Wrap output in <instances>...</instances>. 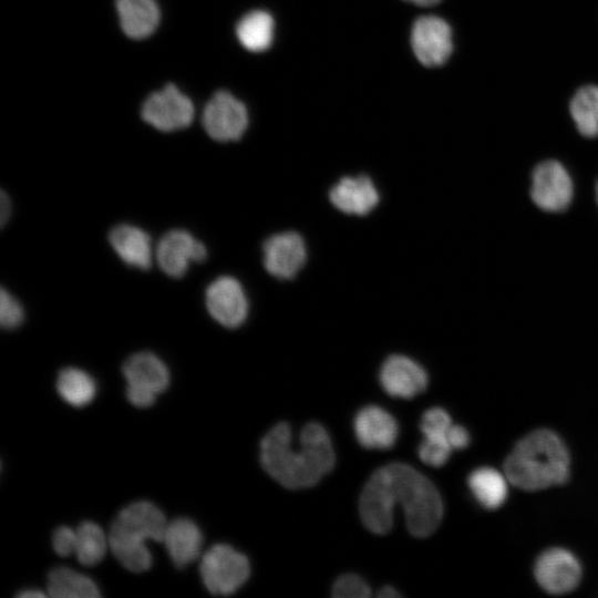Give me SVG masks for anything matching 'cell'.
<instances>
[{"label": "cell", "instance_id": "cell-21", "mask_svg": "<svg viewBox=\"0 0 598 598\" xmlns=\"http://www.w3.org/2000/svg\"><path fill=\"white\" fill-rule=\"evenodd\" d=\"M47 591L54 598L100 597L99 588L91 578L68 567H58L50 571Z\"/></svg>", "mask_w": 598, "mask_h": 598}, {"label": "cell", "instance_id": "cell-30", "mask_svg": "<svg viewBox=\"0 0 598 598\" xmlns=\"http://www.w3.org/2000/svg\"><path fill=\"white\" fill-rule=\"evenodd\" d=\"M21 303L4 288L0 293V323L6 329L17 328L23 321Z\"/></svg>", "mask_w": 598, "mask_h": 598}, {"label": "cell", "instance_id": "cell-36", "mask_svg": "<svg viewBox=\"0 0 598 598\" xmlns=\"http://www.w3.org/2000/svg\"><path fill=\"white\" fill-rule=\"evenodd\" d=\"M420 7H431L437 4L441 0H404Z\"/></svg>", "mask_w": 598, "mask_h": 598}, {"label": "cell", "instance_id": "cell-5", "mask_svg": "<svg viewBox=\"0 0 598 598\" xmlns=\"http://www.w3.org/2000/svg\"><path fill=\"white\" fill-rule=\"evenodd\" d=\"M199 574L207 590L227 596L238 590L248 579V558L226 544H217L204 553Z\"/></svg>", "mask_w": 598, "mask_h": 598}, {"label": "cell", "instance_id": "cell-14", "mask_svg": "<svg viewBox=\"0 0 598 598\" xmlns=\"http://www.w3.org/2000/svg\"><path fill=\"white\" fill-rule=\"evenodd\" d=\"M538 584L550 594H565L578 585L581 568L577 558L563 548L543 553L535 565Z\"/></svg>", "mask_w": 598, "mask_h": 598}, {"label": "cell", "instance_id": "cell-9", "mask_svg": "<svg viewBox=\"0 0 598 598\" xmlns=\"http://www.w3.org/2000/svg\"><path fill=\"white\" fill-rule=\"evenodd\" d=\"M142 116L155 128L172 132L187 127L192 123L194 106L175 85L168 84L146 99Z\"/></svg>", "mask_w": 598, "mask_h": 598}, {"label": "cell", "instance_id": "cell-37", "mask_svg": "<svg viewBox=\"0 0 598 598\" xmlns=\"http://www.w3.org/2000/svg\"><path fill=\"white\" fill-rule=\"evenodd\" d=\"M596 199H597V204H598V181H597V184H596Z\"/></svg>", "mask_w": 598, "mask_h": 598}, {"label": "cell", "instance_id": "cell-3", "mask_svg": "<svg viewBox=\"0 0 598 598\" xmlns=\"http://www.w3.org/2000/svg\"><path fill=\"white\" fill-rule=\"evenodd\" d=\"M568 474L567 448L549 430H537L523 437L505 461L507 480L525 491L561 484Z\"/></svg>", "mask_w": 598, "mask_h": 598}, {"label": "cell", "instance_id": "cell-12", "mask_svg": "<svg viewBox=\"0 0 598 598\" xmlns=\"http://www.w3.org/2000/svg\"><path fill=\"white\" fill-rule=\"evenodd\" d=\"M206 256L204 243L184 229L167 231L155 248L156 262L172 278L183 277L192 262H202Z\"/></svg>", "mask_w": 598, "mask_h": 598}, {"label": "cell", "instance_id": "cell-33", "mask_svg": "<svg viewBox=\"0 0 598 598\" xmlns=\"http://www.w3.org/2000/svg\"><path fill=\"white\" fill-rule=\"evenodd\" d=\"M0 206H1V209H0L1 225L4 226L7 220L10 217L11 205H10V199L8 198L7 194L3 190L1 192Z\"/></svg>", "mask_w": 598, "mask_h": 598}, {"label": "cell", "instance_id": "cell-35", "mask_svg": "<svg viewBox=\"0 0 598 598\" xmlns=\"http://www.w3.org/2000/svg\"><path fill=\"white\" fill-rule=\"evenodd\" d=\"M44 596L45 594L43 591L39 589H33V588L24 589L18 594V597H21V598H40Z\"/></svg>", "mask_w": 598, "mask_h": 598}, {"label": "cell", "instance_id": "cell-13", "mask_svg": "<svg viewBox=\"0 0 598 598\" xmlns=\"http://www.w3.org/2000/svg\"><path fill=\"white\" fill-rule=\"evenodd\" d=\"M264 266L278 279H292L307 260V249L302 237L295 231L276 234L262 245Z\"/></svg>", "mask_w": 598, "mask_h": 598}, {"label": "cell", "instance_id": "cell-26", "mask_svg": "<svg viewBox=\"0 0 598 598\" xmlns=\"http://www.w3.org/2000/svg\"><path fill=\"white\" fill-rule=\"evenodd\" d=\"M109 547V536L93 522H83L76 527V546L74 555L85 566L100 563Z\"/></svg>", "mask_w": 598, "mask_h": 598}, {"label": "cell", "instance_id": "cell-29", "mask_svg": "<svg viewBox=\"0 0 598 598\" xmlns=\"http://www.w3.org/2000/svg\"><path fill=\"white\" fill-rule=\"evenodd\" d=\"M451 425V417L445 410L432 408L423 413L420 429L424 436H441L447 435Z\"/></svg>", "mask_w": 598, "mask_h": 598}, {"label": "cell", "instance_id": "cell-34", "mask_svg": "<svg viewBox=\"0 0 598 598\" xmlns=\"http://www.w3.org/2000/svg\"><path fill=\"white\" fill-rule=\"evenodd\" d=\"M400 592L390 586H384L378 591V597L382 598H393V597H400Z\"/></svg>", "mask_w": 598, "mask_h": 598}, {"label": "cell", "instance_id": "cell-7", "mask_svg": "<svg viewBox=\"0 0 598 598\" xmlns=\"http://www.w3.org/2000/svg\"><path fill=\"white\" fill-rule=\"evenodd\" d=\"M573 179L561 163L548 159L539 163L532 175L530 197L546 212L565 210L573 200Z\"/></svg>", "mask_w": 598, "mask_h": 598}, {"label": "cell", "instance_id": "cell-22", "mask_svg": "<svg viewBox=\"0 0 598 598\" xmlns=\"http://www.w3.org/2000/svg\"><path fill=\"white\" fill-rule=\"evenodd\" d=\"M275 22L262 10H255L244 16L236 27L240 44L248 51L262 52L269 49L274 40Z\"/></svg>", "mask_w": 598, "mask_h": 598}, {"label": "cell", "instance_id": "cell-19", "mask_svg": "<svg viewBox=\"0 0 598 598\" xmlns=\"http://www.w3.org/2000/svg\"><path fill=\"white\" fill-rule=\"evenodd\" d=\"M162 543L175 566L182 568L200 555L203 535L192 519L176 518L167 524Z\"/></svg>", "mask_w": 598, "mask_h": 598}, {"label": "cell", "instance_id": "cell-25", "mask_svg": "<svg viewBox=\"0 0 598 598\" xmlns=\"http://www.w3.org/2000/svg\"><path fill=\"white\" fill-rule=\"evenodd\" d=\"M570 115L578 132L585 137L598 135V85H585L573 96Z\"/></svg>", "mask_w": 598, "mask_h": 598}, {"label": "cell", "instance_id": "cell-1", "mask_svg": "<svg viewBox=\"0 0 598 598\" xmlns=\"http://www.w3.org/2000/svg\"><path fill=\"white\" fill-rule=\"evenodd\" d=\"M401 505L409 532L430 536L440 525L443 503L435 485L414 467L390 463L372 473L359 499L364 526L374 534H386L393 525V511Z\"/></svg>", "mask_w": 598, "mask_h": 598}, {"label": "cell", "instance_id": "cell-23", "mask_svg": "<svg viewBox=\"0 0 598 598\" xmlns=\"http://www.w3.org/2000/svg\"><path fill=\"white\" fill-rule=\"evenodd\" d=\"M56 390L66 403L81 408L91 403L95 398L96 383L84 370L69 367L59 372Z\"/></svg>", "mask_w": 598, "mask_h": 598}, {"label": "cell", "instance_id": "cell-16", "mask_svg": "<svg viewBox=\"0 0 598 598\" xmlns=\"http://www.w3.org/2000/svg\"><path fill=\"white\" fill-rule=\"evenodd\" d=\"M353 427L358 442L370 450L391 448L399 434L395 419L377 405L361 409L354 417Z\"/></svg>", "mask_w": 598, "mask_h": 598}, {"label": "cell", "instance_id": "cell-2", "mask_svg": "<svg viewBox=\"0 0 598 598\" xmlns=\"http://www.w3.org/2000/svg\"><path fill=\"white\" fill-rule=\"evenodd\" d=\"M334 452L326 429L316 422L306 424L293 445L290 427L278 423L261 440L264 470L289 489L316 485L334 466Z\"/></svg>", "mask_w": 598, "mask_h": 598}, {"label": "cell", "instance_id": "cell-27", "mask_svg": "<svg viewBox=\"0 0 598 598\" xmlns=\"http://www.w3.org/2000/svg\"><path fill=\"white\" fill-rule=\"evenodd\" d=\"M452 451L447 436H424L417 453L424 464L439 467L446 463Z\"/></svg>", "mask_w": 598, "mask_h": 598}, {"label": "cell", "instance_id": "cell-24", "mask_svg": "<svg viewBox=\"0 0 598 598\" xmlns=\"http://www.w3.org/2000/svg\"><path fill=\"white\" fill-rule=\"evenodd\" d=\"M506 476V475H505ZM492 467H480L471 473L468 486L475 498L486 508L499 507L507 497V481Z\"/></svg>", "mask_w": 598, "mask_h": 598}, {"label": "cell", "instance_id": "cell-10", "mask_svg": "<svg viewBox=\"0 0 598 598\" xmlns=\"http://www.w3.org/2000/svg\"><path fill=\"white\" fill-rule=\"evenodd\" d=\"M202 122L213 140L237 141L247 128L248 113L239 100L228 92L219 91L206 104Z\"/></svg>", "mask_w": 598, "mask_h": 598}, {"label": "cell", "instance_id": "cell-32", "mask_svg": "<svg viewBox=\"0 0 598 598\" xmlns=\"http://www.w3.org/2000/svg\"><path fill=\"white\" fill-rule=\"evenodd\" d=\"M447 437L453 450L464 448L470 443L468 432L461 425L452 424Z\"/></svg>", "mask_w": 598, "mask_h": 598}, {"label": "cell", "instance_id": "cell-28", "mask_svg": "<svg viewBox=\"0 0 598 598\" xmlns=\"http://www.w3.org/2000/svg\"><path fill=\"white\" fill-rule=\"evenodd\" d=\"M370 595L369 585L354 574L340 576L332 587V596L337 598H367Z\"/></svg>", "mask_w": 598, "mask_h": 598}, {"label": "cell", "instance_id": "cell-18", "mask_svg": "<svg viewBox=\"0 0 598 598\" xmlns=\"http://www.w3.org/2000/svg\"><path fill=\"white\" fill-rule=\"evenodd\" d=\"M109 241L117 256L128 266L148 269L155 258L151 237L142 228L121 224L112 228Z\"/></svg>", "mask_w": 598, "mask_h": 598}, {"label": "cell", "instance_id": "cell-20", "mask_svg": "<svg viewBox=\"0 0 598 598\" xmlns=\"http://www.w3.org/2000/svg\"><path fill=\"white\" fill-rule=\"evenodd\" d=\"M120 24L132 39L152 34L159 22V10L155 0H116Z\"/></svg>", "mask_w": 598, "mask_h": 598}, {"label": "cell", "instance_id": "cell-6", "mask_svg": "<svg viewBox=\"0 0 598 598\" xmlns=\"http://www.w3.org/2000/svg\"><path fill=\"white\" fill-rule=\"evenodd\" d=\"M126 380V396L137 408L152 405L157 396L169 384V372L166 364L148 351L132 354L123 364Z\"/></svg>", "mask_w": 598, "mask_h": 598}, {"label": "cell", "instance_id": "cell-31", "mask_svg": "<svg viewBox=\"0 0 598 598\" xmlns=\"http://www.w3.org/2000/svg\"><path fill=\"white\" fill-rule=\"evenodd\" d=\"M52 545L55 553L62 557L74 554L76 546V529L60 526L53 532Z\"/></svg>", "mask_w": 598, "mask_h": 598}, {"label": "cell", "instance_id": "cell-17", "mask_svg": "<svg viewBox=\"0 0 598 598\" xmlns=\"http://www.w3.org/2000/svg\"><path fill=\"white\" fill-rule=\"evenodd\" d=\"M332 205L344 214L364 216L380 200L372 179L365 175L341 178L329 192Z\"/></svg>", "mask_w": 598, "mask_h": 598}, {"label": "cell", "instance_id": "cell-11", "mask_svg": "<svg viewBox=\"0 0 598 598\" xmlns=\"http://www.w3.org/2000/svg\"><path fill=\"white\" fill-rule=\"evenodd\" d=\"M205 303L212 318L229 329L241 326L248 316L246 292L241 283L230 276H220L209 283Z\"/></svg>", "mask_w": 598, "mask_h": 598}, {"label": "cell", "instance_id": "cell-8", "mask_svg": "<svg viewBox=\"0 0 598 598\" xmlns=\"http://www.w3.org/2000/svg\"><path fill=\"white\" fill-rule=\"evenodd\" d=\"M411 45L414 55L424 66H441L450 59L453 51L452 29L440 17H421L413 23Z\"/></svg>", "mask_w": 598, "mask_h": 598}, {"label": "cell", "instance_id": "cell-15", "mask_svg": "<svg viewBox=\"0 0 598 598\" xmlns=\"http://www.w3.org/2000/svg\"><path fill=\"white\" fill-rule=\"evenodd\" d=\"M380 383L392 396L411 399L427 385L425 370L414 360L401 354L390 355L380 370Z\"/></svg>", "mask_w": 598, "mask_h": 598}, {"label": "cell", "instance_id": "cell-4", "mask_svg": "<svg viewBox=\"0 0 598 598\" xmlns=\"http://www.w3.org/2000/svg\"><path fill=\"white\" fill-rule=\"evenodd\" d=\"M167 524L163 512L151 502L132 503L113 522L109 547L126 569L133 573L145 571L152 565L146 542H162Z\"/></svg>", "mask_w": 598, "mask_h": 598}]
</instances>
